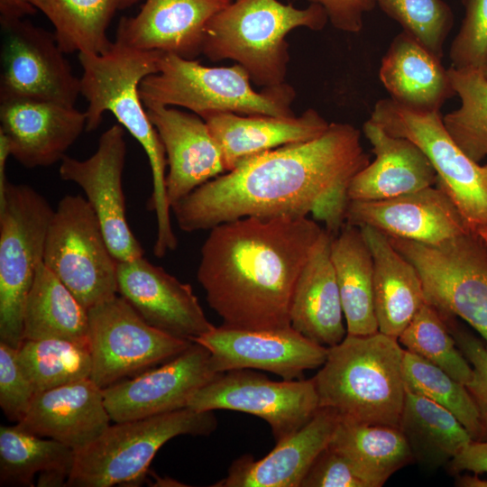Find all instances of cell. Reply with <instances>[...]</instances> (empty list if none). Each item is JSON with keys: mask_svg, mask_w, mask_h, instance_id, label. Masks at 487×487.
I'll return each instance as SVG.
<instances>
[{"mask_svg": "<svg viewBox=\"0 0 487 487\" xmlns=\"http://www.w3.org/2000/svg\"><path fill=\"white\" fill-rule=\"evenodd\" d=\"M370 163L354 125L331 123L310 141L253 156L171 207L184 232L210 230L247 216H313Z\"/></svg>", "mask_w": 487, "mask_h": 487, "instance_id": "cell-1", "label": "cell"}, {"mask_svg": "<svg viewBox=\"0 0 487 487\" xmlns=\"http://www.w3.org/2000/svg\"><path fill=\"white\" fill-rule=\"evenodd\" d=\"M323 230L304 216H247L211 228L197 278L223 325L289 326L296 281Z\"/></svg>", "mask_w": 487, "mask_h": 487, "instance_id": "cell-2", "label": "cell"}, {"mask_svg": "<svg viewBox=\"0 0 487 487\" xmlns=\"http://www.w3.org/2000/svg\"><path fill=\"white\" fill-rule=\"evenodd\" d=\"M163 55L160 51L133 49L115 40L106 52L78 53L82 67L80 95L87 101L86 130L96 129L103 115L110 112L146 153L152 176L148 209L156 216L154 246L162 252L178 244L166 192L167 158L142 100L140 85L145 78L159 71Z\"/></svg>", "mask_w": 487, "mask_h": 487, "instance_id": "cell-3", "label": "cell"}, {"mask_svg": "<svg viewBox=\"0 0 487 487\" xmlns=\"http://www.w3.org/2000/svg\"><path fill=\"white\" fill-rule=\"evenodd\" d=\"M403 354L398 339L379 331L346 334L328 347L312 378L320 407L334 409L344 420L399 427L406 395Z\"/></svg>", "mask_w": 487, "mask_h": 487, "instance_id": "cell-4", "label": "cell"}, {"mask_svg": "<svg viewBox=\"0 0 487 487\" xmlns=\"http://www.w3.org/2000/svg\"><path fill=\"white\" fill-rule=\"evenodd\" d=\"M327 22L317 4L300 9L278 0H234L207 22L202 54L214 62L235 61L259 87L278 86L289 61L286 36L299 27L320 31Z\"/></svg>", "mask_w": 487, "mask_h": 487, "instance_id": "cell-5", "label": "cell"}, {"mask_svg": "<svg viewBox=\"0 0 487 487\" xmlns=\"http://www.w3.org/2000/svg\"><path fill=\"white\" fill-rule=\"evenodd\" d=\"M144 106H180L202 117L224 112L244 115L291 117L294 88L282 83L256 91L239 64L207 67L195 60L164 54L159 71L140 85Z\"/></svg>", "mask_w": 487, "mask_h": 487, "instance_id": "cell-6", "label": "cell"}, {"mask_svg": "<svg viewBox=\"0 0 487 487\" xmlns=\"http://www.w3.org/2000/svg\"><path fill=\"white\" fill-rule=\"evenodd\" d=\"M216 426L213 411L189 408L115 422L75 452L66 486L133 485L144 478L156 453L169 440L182 435L207 436Z\"/></svg>", "mask_w": 487, "mask_h": 487, "instance_id": "cell-7", "label": "cell"}, {"mask_svg": "<svg viewBox=\"0 0 487 487\" xmlns=\"http://www.w3.org/2000/svg\"><path fill=\"white\" fill-rule=\"evenodd\" d=\"M53 213L28 185L8 182L0 195V342L16 349L24 340V307Z\"/></svg>", "mask_w": 487, "mask_h": 487, "instance_id": "cell-8", "label": "cell"}, {"mask_svg": "<svg viewBox=\"0 0 487 487\" xmlns=\"http://www.w3.org/2000/svg\"><path fill=\"white\" fill-rule=\"evenodd\" d=\"M389 239L417 268L426 301L466 321L487 349V245L482 240L472 232L438 244Z\"/></svg>", "mask_w": 487, "mask_h": 487, "instance_id": "cell-9", "label": "cell"}, {"mask_svg": "<svg viewBox=\"0 0 487 487\" xmlns=\"http://www.w3.org/2000/svg\"><path fill=\"white\" fill-rule=\"evenodd\" d=\"M43 263L87 308L117 295V263L86 198L63 197L52 215Z\"/></svg>", "mask_w": 487, "mask_h": 487, "instance_id": "cell-10", "label": "cell"}, {"mask_svg": "<svg viewBox=\"0 0 487 487\" xmlns=\"http://www.w3.org/2000/svg\"><path fill=\"white\" fill-rule=\"evenodd\" d=\"M370 119L423 151L436 173V186L454 202L470 232L487 228V171L455 142L440 111L415 112L388 97L376 102Z\"/></svg>", "mask_w": 487, "mask_h": 487, "instance_id": "cell-11", "label": "cell"}, {"mask_svg": "<svg viewBox=\"0 0 487 487\" xmlns=\"http://www.w3.org/2000/svg\"><path fill=\"white\" fill-rule=\"evenodd\" d=\"M90 379L105 389L161 364L193 342L149 325L120 295L88 309Z\"/></svg>", "mask_w": 487, "mask_h": 487, "instance_id": "cell-12", "label": "cell"}, {"mask_svg": "<svg viewBox=\"0 0 487 487\" xmlns=\"http://www.w3.org/2000/svg\"><path fill=\"white\" fill-rule=\"evenodd\" d=\"M187 408L227 409L265 420L277 442L306 425L320 409L313 379L272 381L252 369L231 370L198 390Z\"/></svg>", "mask_w": 487, "mask_h": 487, "instance_id": "cell-13", "label": "cell"}, {"mask_svg": "<svg viewBox=\"0 0 487 487\" xmlns=\"http://www.w3.org/2000/svg\"><path fill=\"white\" fill-rule=\"evenodd\" d=\"M0 100L36 99L75 106L76 77L54 32L28 20L0 19Z\"/></svg>", "mask_w": 487, "mask_h": 487, "instance_id": "cell-14", "label": "cell"}, {"mask_svg": "<svg viewBox=\"0 0 487 487\" xmlns=\"http://www.w3.org/2000/svg\"><path fill=\"white\" fill-rule=\"evenodd\" d=\"M126 157L124 129L114 124L105 131L96 152L85 160L65 156L59 173L84 191L102 227L108 247L118 262L143 256V248L129 226L123 190Z\"/></svg>", "mask_w": 487, "mask_h": 487, "instance_id": "cell-15", "label": "cell"}, {"mask_svg": "<svg viewBox=\"0 0 487 487\" xmlns=\"http://www.w3.org/2000/svg\"><path fill=\"white\" fill-rule=\"evenodd\" d=\"M221 373L207 349L193 342L159 367L103 389L105 404L115 423L174 411Z\"/></svg>", "mask_w": 487, "mask_h": 487, "instance_id": "cell-16", "label": "cell"}, {"mask_svg": "<svg viewBox=\"0 0 487 487\" xmlns=\"http://www.w3.org/2000/svg\"><path fill=\"white\" fill-rule=\"evenodd\" d=\"M193 342L207 349L218 372L254 369L275 373L283 380L300 379L305 371L321 367L328 353V347L308 339L291 326L250 330L221 325Z\"/></svg>", "mask_w": 487, "mask_h": 487, "instance_id": "cell-17", "label": "cell"}, {"mask_svg": "<svg viewBox=\"0 0 487 487\" xmlns=\"http://www.w3.org/2000/svg\"><path fill=\"white\" fill-rule=\"evenodd\" d=\"M117 294L152 326L192 341L215 326L189 284L143 256L117 263Z\"/></svg>", "mask_w": 487, "mask_h": 487, "instance_id": "cell-18", "label": "cell"}, {"mask_svg": "<svg viewBox=\"0 0 487 487\" xmlns=\"http://www.w3.org/2000/svg\"><path fill=\"white\" fill-rule=\"evenodd\" d=\"M345 223L427 244L470 232L454 202L436 185L386 199L350 200Z\"/></svg>", "mask_w": 487, "mask_h": 487, "instance_id": "cell-19", "label": "cell"}, {"mask_svg": "<svg viewBox=\"0 0 487 487\" xmlns=\"http://www.w3.org/2000/svg\"><path fill=\"white\" fill-rule=\"evenodd\" d=\"M0 132L11 156L28 169L61 161L87 128V115L75 106L36 99L0 100Z\"/></svg>", "mask_w": 487, "mask_h": 487, "instance_id": "cell-20", "label": "cell"}, {"mask_svg": "<svg viewBox=\"0 0 487 487\" xmlns=\"http://www.w3.org/2000/svg\"><path fill=\"white\" fill-rule=\"evenodd\" d=\"M146 111L165 150L170 208L199 186L226 172L222 151L203 118L165 106H146Z\"/></svg>", "mask_w": 487, "mask_h": 487, "instance_id": "cell-21", "label": "cell"}, {"mask_svg": "<svg viewBox=\"0 0 487 487\" xmlns=\"http://www.w3.org/2000/svg\"><path fill=\"white\" fill-rule=\"evenodd\" d=\"M232 2L143 0L137 14L120 19L115 41L140 51L195 60L202 54L207 22Z\"/></svg>", "mask_w": 487, "mask_h": 487, "instance_id": "cell-22", "label": "cell"}, {"mask_svg": "<svg viewBox=\"0 0 487 487\" xmlns=\"http://www.w3.org/2000/svg\"><path fill=\"white\" fill-rule=\"evenodd\" d=\"M110 421L103 389L87 378L36 393L16 426L76 452L96 439Z\"/></svg>", "mask_w": 487, "mask_h": 487, "instance_id": "cell-23", "label": "cell"}, {"mask_svg": "<svg viewBox=\"0 0 487 487\" xmlns=\"http://www.w3.org/2000/svg\"><path fill=\"white\" fill-rule=\"evenodd\" d=\"M340 421L332 409L320 407L301 428L276 443L263 458H237L215 487H300L308 470L328 446Z\"/></svg>", "mask_w": 487, "mask_h": 487, "instance_id": "cell-24", "label": "cell"}, {"mask_svg": "<svg viewBox=\"0 0 487 487\" xmlns=\"http://www.w3.org/2000/svg\"><path fill=\"white\" fill-rule=\"evenodd\" d=\"M363 131L375 159L350 181V200L386 199L436 184L431 162L412 141L390 134L370 118Z\"/></svg>", "mask_w": 487, "mask_h": 487, "instance_id": "cell-25", "label": "cell"}, {"mask_svg": "<svg viewBox=\"0 0 487 487\" xmlns=\"http://www.w3.org/2000/svg\"><path fill=\"white\" fill-rule=\"evenodd\" d=\"M201 118L222 151L226 172L257 154L315 139L330 124L312 108L291 117L215 112Z\"/></svg>", "mask_w": 487, "mask_h": 487, "instance_id": "cell-26", "label": "cell"}, {"mask_svg": "<svg viewBox=\"0 0 487 487\" xmlns=\"http://www.w3.org/2000/svg\"><path fill=\"white\" fill-rule=\"evenodd\" d=\"M333 236L323 230L299 275L289 305L290 326L326 347L337 345L347 334L331 261Z\"/></svg>", "mask_w": 487, "mask_h": 487, "instance_id": "cell-27", "label": "cell"}, {"mask_svg": "<svg viewBox=\"0 0 487 487\" xmlns=\"http://www.w3.org/2000/svg\"><path fill=\"white\" fill-rule=\"evenodd\" d=\"M379 78L391 100L415 112H438L456 95L441 59L404 31L382 57Z\"/></svg>", "mask_w": 487, "mask_h": 487, "instance_id": "cell-28", "label": "cell"}, {"mask_svg": "<svg viewBox=\"0 0 487 487\" xmlns=\"http://www.w3.org/2000/svg\"><path fill=\"white\" fill-rule=\"evenodd\" d=\"M359 228L372 255L373 303L379 332L398 339L426 302L421 277L386 234L367 225Z\"/></svg>", "mask_w": 487, "mask_h": 487, "instance_id": "cell-29", "label": "cell"}, {"mask_svg": "<svg viewBox=\"0 0 487 487\" xmlns=\"http://www.w3.org/2000/svg\"><path fill=\"white\" fill-rule=\"evenodd\" d=\"M330 254L347 334L368 335L377 333L373 261L361 229L345 223L340 232L333 236Z\"/></svg>", "mask_w": 487, "mask_h": 487, "instance_id": "cell-30", "label": "cell"}, {"mask_svg": "<svg viewBox=\"0 0 487 487\" xmlns=\"http://www.w3.org/2000/svg\"><path fill=\"white\" fill-rule=\"evenodd\" d=\"M88 309L42 262L23 313V339L62 338L88 344Z\"/></svg>", "mask_w": 487, "mask_h": 487, "instance_id": "cell-31", "label": "cell"}, {"mask_svg": "<svg viewBox=\"0 0 487 487\" xmlns=\"http://www.w3.org/2000/svg\"><path fill=\"white\" fill-rule=\"evenodd\" d=\"M328 446L345 455L372 487L382 486L395 472L414 459L399 427L340 418Z\"/></svg>", "mask_w": 487, "mask_h": 487, "instance_id": "cell-32", "label": "cell"}, {"mask_svg": "<svg viewBox=\"0 0 487 487\" xmlns=\"http://www.w3.org/2000/svg\"><path fill=\"white\" fill-rule=\"evenodd\" d=\"M399 427L413 458L430 467L450 462L473 440L452 412L408 390Z\"/></svg>", "mask_w": 487, "mask_h": 487, "instance_id": "cell-33", "label": "cell"}, {"mask_svg": "<svg viewBox=\"0 0 487 487\" xmlns=\"http://www.w3.org/2000/svg\"><path fill=\"white\" fill-rule=\"evenodd\" d=\"M143 0H31L54 28L65 54L103 53L113 44L107 29L115 15Z\"/></svg>", "mask_w": 487, "mask_h": 487, "instance_id": "cell-34", "label": "cell"}, {"mask_svg": "<svg viewBox=\"0 0 487 487\" xmlns=\"http://www.w3.org/2000/svg\"><path fill=\"white\" fill-rule=\"evenodd\" d=\"M75 451L51 438L14 426L0 427V485L32 486L37 473L62 471L70 474Z\"/></svg>", "mask_w": 487, "mask_h": 487, "instance_id": "cell-35", "label": "cell"}, {"mask_svg": "<svg viewBox=\"0 0 487 487\" xmlns=\"http://www.w3.org/2000/svg\"><path fill=\"white\" fill-rule=\"evenodd\" d=\"M16 354L36 393L91 375L88 344L62 338L25 339L16 349Z\"/></svg>", "mask_w": 487, "mask_h": 487, "instance_id": "cell-36", "label": "cell"}, {"mask_svg": "<svg viewBox=\"0 0 487 487\" xmlns=\"http://www.w3.org/2000/svg\"><path fill=\"white\" fill-rule=\"evenodd\" d=\"M402 369L406 390L424 396L452 412L473 440L487 439L479 409L464 384L405 349Z\"/></svg>", "mask_w": 487, "mask_h": 487, "instance_id": "cell-37", "label": "cell"}, {"mask_svg": "<svg viewBox=\"0 0 487 487\" xmlns=\"http://www.w3.org/2000/svg\"><path fill=\"white\" fill-rule=\"evenodd\" d=\"M459 108L443 116L448 133L459 148L479 163L487 156V79L482 70L448 69Z\"/></svg>", "mask_w": 487, "mask_h": 487, "instance_id": "cell-38", "label": "cell"}, {"mask_svg": "<svg viewBox=\"0 0 487 487\" xmlns=\"http://www.w3.org/2000/svg\"><path fill=\"white\" fill-rule=\"evenodd\" d=\"M398 340L405 350L432 363L463 384L472 380L473 367L457 348L446 316L430 303L423 304Z\"/></svg>", "mask_w": 487, "mask_h": 487, "instance_id": "cell-39", "label": "cell"}, {"mask_svg": "<svg viewBox=\"0 0 487 487\" xmlns=\"http://www.w3.org/2000/svg\"><path fill=\"white\" fill-rule=\"evenodd\" d=\"M375 5L396 21L428 51L440 59L444 42L454 23L450 6L443 0H374Z\"/></svg>", "mask_w": 487, "mask_h": 487, "instance_id": "cell-40", "label": "cell"}, {"mask_svg": "<svg viewBox=\"0 0 487 487\" xmlns=\"http://www.w3.org/2000/svg\"><path fill=\"white\" fill-rule=\"evenodd\" d=\"M464 17L450 47L451 67L479 69L487 66V0H463Z\"/></svg>", "mask_w": 487, "mask_h": 487, "instance_id": "cell-41", "label": "cell"}, {"mask_svg": "<svg viewBox=\"0 0 487 487\" xmlns=\"http://www.w3.org/2000/svg\"><path fill=\"white\" fill-rule=\"evenodd\" d=\"M35 395L32 383L18 362L16 348L0 342V407L5 417L19 423Z\"/></svg>", "mask_w": 487, "mask_h": 487, "instance_id": "cell-42", "label": "cell"}, {"mask_svg": "<svg viewBox=\"0 0 487 487\" xmlns=\"http://www.w3.org/2000/svg\"><path fill=\"white\" fill-rule=\"evenodd\" d=\"M300 487H372L354 465L330 446L313 462Z\"/></svg>", "mask_w": 487, "mask_h": 487, "instance_id": "cell-43", "label": "cell"}, {"mask_svg": "<svg viewBox=\"0 0 487 487\" xmlns=\"http://www.w3.org/2000/svg\"><path fill=\"white\" fill-rule=\"evenodd\" d=\"M457 346L473 367V375L465 386L473 396L487 436V349L473 336L450 330Z\"/></svg>", "mask_w": 487, "mask_h": 487, "instance_id": "cell-44", "label": "cell"}, {"mask_svg": "<svg viewBox=\"0 0 487 487\" xmlns=\"http://www.w3.org/2000/svg\"><path fill=\"white\" fill-rule=\"evenodd\" d=\"M321 5L328 21L337 30L358 33L363 27V16L375 6L374 0H308Z\"/></svg>", "mask_w": 487, "mask_h": 487, "instance_id": "cell-45", "label": "cell"}, {"mask_svg": "<svg viewBox=\"0 0 487 487\" xmlns=\"http://www.w3.org/2000/svg\"><path fill=\"white\" fill-rule=\"evenodd\" d=\"M450 469L453 473H487V439L472 440L450 461Z\"/></svg>", "mask_w": 487, "mask_h": 487, "instance_id": "cell-46", "label": "cell"}, {"mask_svg": "<svg viewBox=\"0 0 487 487\" xmlns=\"http://www.w3.org/2000/svg\"><path fill=\"white\" fill-rule=\"evenodd\" d=\"M36 11L31 0H0V19H23Z\"/></svg>", "mask_w": 487, "mask_h": 487, "instance_id": "cell-47", "label": "cell"}, {"mask_svg": "<svg viewBox=\"0 0 487 487\" xmlns=\"http://www.w3.org/2000/svg\"><path fill=\"white\" fill-rule=\"evenodd\" d=\"M11 156V149L5 135L0 132V195L7 186L5 174L6 161Z\"/></svg>", "mask_w": 487, "mask_h": 487, "instance_id": "cell-48", "label": "cell"}, {"mask_svg": "<svg viewBox=\"0 0 487 487\" xmlns=\"http://www.w3.org/2000/svg\"><path fill=\"white\" fill-rule=\"evenodd\" d=\"M456 484L463 487H487V481L480 479L477 476L460 477Z\"/></svg>", "mask_w": 487, "mask_h": 487, "instance_id": "cell-49", "label": "cell"}, {"mask_svg": "<svg viewBox=\"0 0 487 487\" xmlns=\"http://www.w3.org/2000/svg\"><path fill=\"white\" fill-rule=\"evenodd\" d=\"M171 483H174L176 486L178 485H183V484H178L179 482H176V481H173L172 479H162V478H160V477H157V481L154 482V484L155 486H174L173 484Z\"/></svg>", "mask_w": 487, "mask_h": 487, "instance_id": "cell-50", "label": "cell"}, {"mask_svg": "<svg viewBox=\"0 0 487 487\" xmlns=\"http://www.w3.org/2000/svg\"><path fill=\"white\" fill-rule=\"evenodd\" d=\"M482 73L487 79V66L482 69Z\"/></svg>", "mask_w": 487, "mask_h": 487, "instance_id": "cell-51", "label": "cell"}, {"mask_svg": "<svg viewBox=\"0 0 487 487\" xmlns=\"http://www.w3.org/2000/svg\"><path fill=\"white\" fill-rule=\"evenodd\" d=\"M484 169H485V170H486V171H487V164H486V165H484Z\"/></svg>", "mask_w": 487, "mask_h": 487, "instance_id": "cell-52", "label": "cell"}, {"mask_svg": "<svg viewBox=\"0 0 487 487\" xmlns=\"http://www.w3.org/2000/svg\"><path fill=\"white\" fill-rule=\"evenodd\" d=\"M232 1H234V0H232Z\"/></svg>", "mask_w": 487, "mask_h": 487, "instance_id": "cell-53", "label": "cell"}]
</instances>
